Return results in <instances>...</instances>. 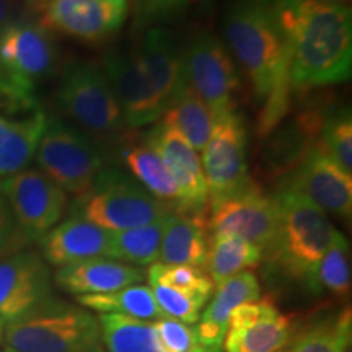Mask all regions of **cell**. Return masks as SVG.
I'll return each instance as SVG.
<instances>
[{
    "label": "cell",
    "mask_w": 352,
    "mask_h": 352,
    "mask_svg": "<svg viewBox=\"0 0 352 352\" xmlns=\"http://www.w3.org/2000/svg\"><path fill=\"white\" fill-rule=\"evenodd\" d=\"M223 36L261 103L258 131L271 134L290 108L289 52L271 0H235L223 16Z\"/></svg>",
    "instance_id": "1"
},
{
    "label": "cell",
    "mask_w": 352,
    "mask_h": 352,
    "mask_svg": "<svg viewBox=\"0 0 352 352\" xmlns=\"http://www.w3.org/2000/svg\"><path fill=\"white\" fill-rule=\"evenodd\" d=\"M289 52L292 88L342 83L352 70V10L320 0H271Z\"/></svg>",
    "instance_id": "2"
},
{
    "label": "cell",
    "mask_w": 352,
    "mask_h": 352,
    "mask_svg": "<svg viewBox=\"0 0 352 352\" xmlns=\"http://www.w3.org/2000/svg\"><path fill=\"white\" fill-rule=\"evenodd\" d=\"M2 336L15 352H107L98 318L54 296L3 324Z\"/></svg>",
    "instance_id": "3"
},
{
    "label": "cell",
    "mask_w": 352,
    "mask_h": 352,
    "mask_svg": "<svg viewBox=\"0 0 352 352\" xmlns=\"http://www.w3.org/2000/svg\"><path fill=\"white\" fill-rule=\"evenodd\" d=\"M276 201L279 206V230L270 253L289 276L303 280L315 292L316 267L336 228L323 210L297 192L284 189Z\"/></svg>",
    "instance_id": "4"
},
{
    "label": "cell",
    "mask_w": 352,
    "mask_h": 352,
    "mask_svg": "<svg viewBox=\"0 0 352 352\" xmlns=\"http://www.w3.org/2000/svg\"><path fill=\"white\" fill-rule=\"evenodd\" d=\"M171 212L175 210L153 197L138 179L116 168L101 171L90 191L76 197L72 206V215L108 232L129 230Z\"/></svg>",
    "instance_id": "5"
},
{
    "label": "cell",
    "mask_w": 352,
    "mask_h": 352,
    "mask_svg": "<svg viewBox=\"0 0 352 352\" xmlns=\"http://www.w3.org/2000/svg\"><path fill=\"white\" fill-rule=\"evenodd\" d=\"M34 158L39 171L76 197L90 191L101 171L107 170V155L100 144L56 116H47Z\"/></svg>",
    "instance_id": "6"
},
{
    "label": "cell",
    "mask_w": 352,
    "mask_h": 352,
    "mask_svg": "<svg viewBox=\"0 0 352 352\" xmlns=\"http://www.w3.org/2000/svg\"><path fill=\"white\" fill-rule=\"evenodd\" d=\"M57 103L78 129L91 138H113L126 129L124 118L101 65L70 63L57 90Z\"/></svg>",
    "instance_id": "7"
},
{
    "label": "cell",
    "mask_w": 352,
    "mask_h": 352,
    "mask_svg": "<svg viewBox=\"0 0 352 352\" xmlns=\"http://www.w3.org/2000/svg\"><path fill=\"white\" fill-rule=\"evenodd\" d=\"M182 67L186 85L208 104L214 118L236 111L241 80L222 39L206 32L197 33L182 52Z\"/></svg>",
    "instance_id": "8"
},
{
    "label": "cell",
    "mask_w": 352,
    "mask_h": 352,
    "mask_svg": "<svg viewBox=\"0 0 352 352\" xmlns=\"http://www.w3.org/2000/svg\"><path fill=\"white\" fill-rule=\"evenodd\" d=\"M206 227L210 235H235L271 252L279 230V206L256 182L246 183L230 195L209 201Z\"/></svg>",
    "instance_id": "9"
},
{
    "label": "cell",
    "mask_w": 352,
    "mask_h": 352,
    "mask_svg": "<svg viewBox=\"0 0 352 352\" xmlns=\"http://www.w3.org/2000/svg\"><path fill=\"white\" fill-rule=\"evenodd\" d=\"M46 122L34 91L0 78V178L28 168Z\"/></svg>",
    "instance_id": "10"
},
{
    "label": "cell",
    "mask_w": 352,
    "mask_h": 352,
    "mask_svg": "<svg viewBox=\"0 0 352 352\" xmlns=\"http://www.w3.org/2000/svg\"><path fill=\"white\" fill-rule=\"evenodd\" d=\"M57 46L52 33L33 20L13 19L0 26V78L34 91L54 74Z\"/></svg>",
    "instance_id": "11"
},
{
    "label": "cell",
    "mask_w": 352,
    "mask_h": 352,
    "mask_svg": "<svg viewBox=\"0 0 352 352\" xmlns=\"http://www.w3.org/2000/svg\"><path fill=\"white\" fill-rule=\"evenodd\" d=\"M19 235L39 241L54 228L67 209V192L38 168H25L0 179Z\"/></svg>",
    "instance_id": "12"
},
{
    "label": "cell",
    "mask_w": 352,
    "mask_h": 352,
    "mask_svg": "<svg viewBox=\"0 0 352 352\" xmlns=\"http://www.w3.org/2000/svg\"><path fill=\"white\" fill-rule=\"evenodd\" d=\"M129 12V0H46L39 23L80 43L103 44L121 32Z\"/></svg>",
    "instance_id": "13"
},
{
    "label": "cell",
    "mask_w": 352,
    "mask_h": 352,
    "mask_svg": "<svg viewBox=\"0 0 352 352\" xmlns=\"http://www.w3.org/2000/svg\"><path fill=\"white\" fill-rule=\"evenodd\" d=\"M246 129L239 113L215 118L212 132L202 151V170L209 201L230 195L252 182L246 164Z\"/></svg>",
    "instance_id": "14"
},
{
    "label": "cell",
    "mask_w": 352,
    "mask_h": 352,
    "mask_svg": "<svg viewBox=\"0 0 352 352\" xmlns=\"http://www.w3.org/2000/svg\"><path fill=\"white\" fill-rule=\"evenodd\" d=\"M285 189L314 202L324 214L351 220L352 176L334 165L318 144L311 145L294 166Z\"/></svg>",
    "instance_id": "15"
},
{
    "label": "cell",
    "mask_w": 352,
    "mask_h": 352,
    "mask_svg": "<svg viewBox=\"0 0 352 352\" xmlns=\"http://www.w3.org/2000/svg\"><path fill=\"white\" fill-rule=\"evenodd\" d=\"M54 296L50 264L36 252H19L0 259V320L20 318Z\"/></svg>",
    "instance_id": "16"
},
{
    "label": "cell",
    "mask_w": 352,
    "mask_h": 352,
    "mask_svg": "<svg viewBox=\"0 0 352 352\" xmlns=\"http://www.w3.org/2000/svg\"><path fill=\"white\" fill-rule=\"evenodd\" d=\"M126 127L135 129L155 122L164 114L160 101L134 50L109 51L101 60Z\"/></svg>",
    "instance_id": "17"
},
{
    "label": "cell",
    "mask_w": 352,
    "mask_h": 352,
    "mask_svg": "<svg viewBox=\"0 0 352 352\" xmlns=\"http://www.w3.org/2000/svg\"><path fill=\"white\" fill-rule=\"evenodd\" d=\"M164 158L179 191V212L204 215L209 204L202 162L195 148L173 127L158 122L147 139Z\"/></svg>",
    "instance_id": "18"
},
{
    "label": "cell",
    "mask_w": 352,
    "mask_h": 352,
    "mask_svg": "<svg viewBox=\"0 0 352 352\" xmlns=\"http://www.w3.org/2000/svg\"><path fill=\"white\" fill-rule=\"evenodd\" d=\"M111 233L85 219L70 215L39 240L41 256L54 267L90 258H108Z\"/></svg>",
    "instance_id": "19"
},
{
    "label": "cell",
    "mask_w": 352,
    "mask_h": 352,
    "mask_svg": "<svg viewBox=\"0 0 352 352\" xmlns=\"http://www.w3.org/2000/svg\"><path fill=\"white\" fill-rule=\"evenodd\" d=\"M134 51L165 111L184 85L182 52L173 34L162 26H153L145 32Z\"/></svg>",
    "instance_id": "20"
},
{
    "label": "cell",
    "mask_w": 352,
    "mask_h": 352,
    "mask_svg": "<svg viewBox=\"0 0 352 352\" xmlns=\"http://www.w3.org/2000/svg\"><path fill=\"white\" fill-rule=\"evenodd\" d=\"M145 274L139 267L109 258H90L57 267L54 283L74 296L107 294L140 284Z\"/></svg>",
    "instance_id": "21"
},
{
    "label": "cell",
    "mask_w": 352,
    "mask_h": 352,
    "mask_svg": "<svg viewBox=\"0 0 352 352\" xmlns=\"http://www.w3.org/2000/svg\"><path fill=\"white\" fill-rule=\"evenodd\" d=\"M214 297L202 310L196 324L201 344L210 349H222L223 338L228 329V318L235 308L261 298V285L252 271H243L223 280L214 290Z\"/></svg>",
    "instance_id": "22"
},
{
    "label": "cell",
    "mask_w": 352,
    "mask_h": 352,
    "mask_svg": "<svg viewBox=\"0 0 352 352\" xmlns=\"http://www.w3.org/2000/svg\"><path fill=\"white\" fill-rule=\"evenodd\" d=\"M208 252L209 236L204 215L171 214L158 253L160 263L206 267Z\"/></svg>",
    "instance_id": "23"
},
{
    "label": "cell",
    "mask_w": 352,
    "mask_h": 352,
    "mask_svg": "<svg viewBox=\"0 0 352 352\" xmlns=\"http://www.w3.org/2000/svg\"><path fill=\"white\" fill-rule=\"evenodd\" d=\"M294 320L279 308L256 321L228 328L222 342L223 352H280L292 341Z\"/></svg>",
    "instance_id": "24"
},
{
    "label": "cell",
    "mask_w": 352,
    "mask_h": 352,
    "mask_svg": "<svg viewBox=\"0 0 352 352\" xmlns=\"http://www.w3.org/2000/svg\"><path fill=\"white\" fill-rule=\"evenodd\" d=\"M122 160L138 182L153 197L168 206L171 210L179 212V191L173 176L166 168L164 158L155 147L144 140L142 144L132 145L122 151Z\"/></svg>",
    "instance_id": "25"
},
{
    "label": "cell",
    "mask_w": 352,
    "mask_h": 352,
    "mask_svg": "<svg viewBox=\"0 0 352 352\" xmlns=\"http://www.w3.org/2000/svg\"><path fill=\"white\" fill-rule=\"evenodd\" d=\"M160 118L164 124L178 131L196 152L204 151L215 121L208 104L186 85V82Z\"/></svg>",
    "instance_id": "26"
},
{
    "label": "cell",
    "mask_w": 352,
    "mask_h": 352,
    "mask_svg": "<svg viewBox=\"0 0 352 352\" xmlns=\"http://www.w3.org/2000/svg\"><path fill=\"white\" fill-rule=\"evenodd\" d=\"M77 303L85 310L96 311L100 315H124L147 321L164 316L153 298L152 289L142 284H134L107 294L77 296Z\"/></svg>",
    "instance_id": "27"
},
{
    "label": "cell",
    "mask_w": 352,
    "mask_h": 352,
    "mask_svg": "<svg viewBox=\"0 0 352 352\" xmlns=\"http://www.w3.org/2000/svg\"><path fill=\"white\" fill-rule=\"evenodd\" d=\"M98 323L107 352H170L158 340L153 321L100 315Z\"/></svg>",
    "instance_id": "28"
},
{
    "label": "cell",
    "mask_w": 352,
    "mask_h": 352,
    "mask_svg": "<svg viewBox=\"0 0 352 352\" xmlns=\"http://www.w3.org/2000/svg\"><path fill=\"white\" fill-rule=\"evenodd\" d=\"M263 259V250L235 235H210L208 267L215 287L239 272L256 267Z\"/></svg>",
    "instance_id": "29"
},
{
    "label": "cell",
    "mask_w": 352,
    "mask_h": 352,
    "mask_svg": "<svg viewBox=\"0 0 352 352\" xmlns=\"http://www.w3.org/2000/svg\"><path fill=\"white\" fill-rule=\"evenodd\" d=\"M171 214L157 219L155 222L145 223V226L122 232H113L108 258L135 267L155 263Z\"/></svg>",
    "instance_id": "30"
},
{
    "label": "cell",
    "mask_w": 352,
    "mask_h": 352,
    "mask_svg": "<svg viewBox=\"0 0 352 352\" xmlns=\"http://www.w3.org/2000/svg\"><path fill=\"white\" fill-rule=\"evenodd\" d=\"M351 308L316 321L292 341L289 352H346L352 341Z\"/></svg>",
    "instance_id": "31"
},
{
    "label": "cell",
    "mask_w": 352,
    "mask_h": 352,
    "mask_svg": "<svg viewBox=\"0 0 352 352\" xmlns=\"http://www.w3.org/2000/svg\"><path fill=\"white\" fill-rule=\"evenodd\" d=\"M328 290L336 297L351 294V252L341 232H334L331 243L316 267L315 292Z\"/></svg>",
    "instance_id": "32"
},
{
    "label": "cell",
    "mask_w": 352,
    "mask_h": 352,
    "mask_svg": "<svg viewBox=\"0 0 352 352\" xmlns=\"http://www.w3.org/2000/svg\"><path fill=\"white\" fill-rule=\"evenodd\" d=\"M318 145L334 165L352 176V116L349 108L333 113V116L323 121Z\"/></svg>",
    "instance_id": "33"
},
{
    "label": "cell",
    "mask_w": 352,
    "mask_h": 352,
    "mask_svg": "<svg viewBox=\"0 0 352 352\" xmlns=\"http://www.w3.org/2000/svg\"><path fill=\"white\" fill-rule=\"evenodd\" d=\"M148 283L168 285L182 292L195 294L206 298L214 296L215 285L202 267L183 266V264L153 263L147 271Z\"/></svg>",
    "instance_id": "34"
},
{
    "label": "cell",
    "mask_w": 352,
    "mask_h": 352,
    "mask_svg": "<svg viewBox=\"0 0 352 352\" xmlns=\"http://www.w3.org/2000/svg\"><path fill=\"white\" fill-rule=\"evenodd\" d=\"M151 289L162 314L186 324H196L199 321L201 310L209 300L206 297L182 292L158 283H151Z\"/></svg>",
    "instance_id": "35"
},
{
    "label": "cell",
    "mask_w": 352,
    "mask_h": 352,
    "mask_svg": "<svg viewBox=\"0 0 352 352\" xmlns=\"http://www.w3.org/2000/svg\"><path fill=\"white\" fill-rule=\"evenodd\" d=\"M191 0H134V28L148 30L162 21L176 19Z\"/></svg>",
    "instance_id": "36"
},
{
    "label": "cell",
    "mask_w": 352,
    "mask_h": 352,
    "mask_svg": "<svg viewBox=\"0 0 352 352\" xmlns=\"http://www.w3.org/2000/svg\"><path fill=\"white\" fill-rule=\"evenodd\" d=\"M16 235H19V230H16L15 219H13L10 206H8L6 196L0 189V254L7 252V248L13 243Z\"/></svg>",
    "instance_id": "37"
},
{
    "label": "cell",
    "mask_w": 352,
    "mask_h": 352,
    "mask_svg": "<svg viewBox=\"0 0 352 352\" xmlns=\"http://www.w3.org/2000/svg\"><path fill=\"white\" fill-rule=\"evenodd\" d=\"M16 0H0V26L15 19Z\"/></svg>",
    "instance_id": "38"
},
{
    "label": "cell",
    "mask_w": 352,
    "mask_h": 352,
    "mask_svg": "<svg viewBox=\"0 0 352 352\" xmlns=\"http://www.w3.org/2000/svg\"><path fill=\"white\" fill-rule=\"evenodd\" d=\"M323 3H331V6H346L351 7V0H320Z\"/></svg>",
    "instance_id": "39"
},
{
    "label": "cell",
    "mask_w": 352,
    "mask_h": 352,
    "mask_svg": "<svg viewBox=\"0 0 352 352\" xmlns=\"http://www.w3.org/2000/svg\"><path fill=\"white\" fill-rule=\"evenodd\" d=\"M44 2H46V0H25L26 6L34 8V10H39V8H41V6H43Z\"/></svg>",
    "instance_id": "40"
},
{
    "label": "cell",
    "mask_w": 352,
    "mask_h": 352,
    "mask_svg": "<svg viewBox=\"0 0 352 352\" xmlns=\"http://www.w3.org/2000/svg\"><path fill=\"white\" fill-rule=\"evenodd\" d=\"M3 324H6V323H3V321L0 320V338H2V334H3Z\"/></svg>",
    "instance_id": "41"
},
{
    "label": "cell",
    "mask_w": 352,
    "mask_h": 352,
    "mask_svg": "<svg viewBox=\"0 0 352 352\" xmlns=\"http://www.w3.org/2000/svg\"><path fill=\"white\" fill-rule=\"evenodd\" d=\"M6 352H15V351H12V349H7Z\"/></svg>",
    "instance_id": "42"
},
{
    "label": "cell",
    "mask_w": 352,
    "mask_h": 352,
    "mask_svg": "<svg viewBox=\"0 0 352 352\" xmlns=\"http://www.w3.org/2000/svg\"><path fill=\"white\" fill-rule=\"evenodd\" d=\"M346 352H352V349H351V347H349V349H347V351H346Z\"/></svg>",
    "instance_id": "43"
}]
</instances>
